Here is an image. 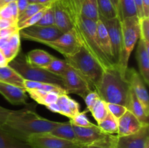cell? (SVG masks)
<instances>
[{"label": "cell", "instance_id": "obj_1", "mask_svg": "<svg viewBox=\"0 0 149 148\" xmlns=\"http://www.w3.org/2000/svg\"><path fill=\"white\" fill-rule=\"evenodd\" d=\"M60 123L42 117L34 110L24 108L13 110L0 128L14 137L26 142L31 135L48 133Z\"/></svg>", "mask_w": 149, "mask_h": 148}, {"label": "cell", "instance_id": "obj_2", "mask_svg": "<svg viewBox=\"0 0 149 148\" xmlns=\"http://www.w3.org/2000/svg\"><path fill=\"white\" fill-rule=\"evenodd\" d=\"M101 100L108 103L122 104L127 107L130 93V86L126 75L114 66L103 72L95 89Z\"/></svg>", "mask_w": 149, "mask_h": 148}, {"label": "cell", "instance_id": "obj_3", "mask_svg": "<svg viewBox=\"0 0 149 148\" xmlns=\"http://www.w3.org/2000/svg\"><path fill=\"white\" fill-rule=\"evenodd\" d=\"M74 28L77 31L82 46L98 62L104 71L116 66L109 62L103 53L97 37L95 22L80 16Z\"/></svg>", "mask_w": 149, "mask_h": 148}, {"label": "cell", "instance_id": "obj_4", "mask_svg": "<svg viewBox=\"0 0 149 148\" xmlns=\"http://www.w3.org/2000/svg\"><path fill=\"white\" fill-rule=\"evenodd\" d=\"M65 59L87 81L92 91H95L104 70L87 49L82 46L77 53Z\"/></svg>", "mask_w": 149, "mask_h": 148}, {"label": "cell", "instance_id": "obj_5", "mask_svg": "<svg viewBox=\"0 0 149 148\" xmlns=\"http://www.w3.org/2000/svg\"><path fill=\"white\" fill-rule=\"evenodd\" d=\"M8 65L24 80L53 84L63 87L61 77L54 75L42 68L30 65L26 61L24 54L19 53L15 58L9 62Z\"/></svg>", "mask_w": 149, "mask_h": 148}, {"label": "cell", "instance_id": "obj_6", "mask_svg": "<svg viewBox=\"0 0 149 148\" xmlns=\"http://www.w3.org/2000/svg\"><path fill=\"white\" fill-rule=\"evenodd\" d=\"M122 31V52L118 68L126 75L128 62L138 39L140 38L139 18L137 16L124 18L121 21Z\"/></svg>", "mask_w": 149, "mask_h": 148}, {"label": "cell", "instance_id": "obj_7", "mask_svg": "<svg viewBox=\"0 0 149 148\" xmlns=\"http://www.w3.org/2000/svg\"><path fill=\"white\" fill-rule=\"evenodd\" d=\"M41 44L56 50L63 55L65 58L75 55L82 46L81 40L74 28L69 31L63 33L55 40L44 41Z\"/></svg>", "mask_w": 149, "mask_h": 148}, {"label": "cell", "instance_id": "obj_8", "mask_svg": "<svg viewBox=\"0 0 149 148\" xmlns=\"http://www.w3.org/2000/svg\"><path fill=\"white\" fill-rule=\"evenodd\" d=\"M61 77L67 94H77L84 100L86 95L92 91L87 81L69 65Z\"/></svg>", "mask_w": 149, "mask_h": 148}, {"label": "cell", "instance_id": "obj_9", "mask_svg": "<svg viewBox=\"0 0 149 148\" xmlns=\"http://www.w3.org/2000/svg\"><path fill=\"white\" fill-rule=\"evenodd\" d=\"M100 20L103 23L109 33L111 44L113 63L117 67L120 61L122 52V31L121 20L119 17L109 20L100 17Z\"/></svg>", "mask_w": 149, "mask_h": 148}, {"label": "cell", "instance_id": "obj_10", "mask_svg": "<svg viewBox=\"0 0 149 148\" xmlns=\"http://www.w3.org/2000/svg\"><path fill=\"white\" fill-rule=\"evenodd\" d=\"M26 142L33 148H82V145L65 140L49 134L36 133L26 139Z\"/></svg>", "mask_w": 149, "mask_h": 148}, {"label": "cell", "instance_id": "obj_11", "mask_svg": "<svg viewBox=\"0 0 149 148\" xmlns=\"http://www.w3.org/2000/svg\"><path fill=\"white\" fill-rule=\"evenodd\" d=\"M62 34V32L55 26L44 27L34 25L20 30V38L38 43L53 41Z\"/></svg>", "mask_w": 149, "mask_h": 148}, {"label": "cell", "instance_id": "obj_12", "mask_svg": "<svg viewBox=\"0 0 149 148\" xmlns=\"http://www.w3.org/2000/svg\"><path fill=\"white\" fill-rule=\"evenodd\" d=\"M72 126L77 142L82 146L103 143L106 142L111 136L102 131L97 125L89 127H80L73 124Z\"/></svg>", "mask_w": 149, "mask_h": 148}, {"label": "cell", "instance_id": "obj_13", "mask_svg": "<svg viewBox=\"0 0 149 148\" xmlns=\"http://www.w3.org/2000/svg\"><path fill=\"white\" fill-rule=\"evenodd\" d=\"M149 142L148 125L143 126L138 132L127 136H114V148H145Z\"/></svg>", "mask_w": 149, "mask_h": 148}, {"label": "cell", "instance_id": "obj_14", "mask_svg": "<svg viewBox=\"0 0 149 148\" xmlns=\"http://www.w3.org/2000/svg\"><path fill=\"white\" fill-rule=\"evenodd\" d=\"M126 77L130 86L131 89L135 94L138 100L142 104L147 115H149V97L146 86L145 82L143 80L139 73L134 68L127 70Z\"/></svg>", "mask_w": 149, "mask_h": 148}, {"label": "cell", "instance_id": "obj_15", "mask_svg": "<svg viewBox=\"0 0 149 148\" xmlns=\"http://www.w3.org/2000/svg\"><path fill=\"white\" fill-rule=\"evenodd\" d=\"M0 94L13 105L26 104L28 95L23 88L0 81Z\"/></svg>", "mask_w": 149, "mask_h": 148}, {"label": "cell", "instance_id": "obj_16", "mask_svg": "<svg viewBox=\"0 0 149 148\" xmlns=\"http://www.w3.org/2000/svg\"><path fill=\"white\" fill-rule=\"evenodd\" d=\"M143 125L140 120L131 113L127 111L118 119V133L117 136H127L138 132Z\"/></svg>", "mask_w": 149, "mask_h": 148}, {"label": "cell", "instance_id": "obj_17", "mask_svg": "<svg viewBox=\"0 0 149 148\" xmlns=\"http://www.w3.org/2000/svg\"><path fill=\"white\" fill-rule=\"evenodd\" d=\"M54 15H55V26L65 33L74 28L71 15L62 3L59 1H54Z\"/></svg>", "mask_w": 149, "mask_h": 148}, {"label": "cell", "instance_id": "obj_18", "mask_svg": "<svg viewBox=\"0 0 149 148\" xmlns=\"http://www.w3.org/2000/svg\"><path fill=\"white\" fill-rule=\"evenodd\" d=\"M136 59L138 61L140 75L146 85L149 84V46L145 44L140 39L136 51Z\"/></svg>", "mask_w": 149, "mask_h": 148}, {"label": "cell", "instance_id": "obj_19", "mask_svg": "<svg viewBox=\"0 0 149 148\" xmlns=\"http://www.w3.org/2000/svg\"><path fill=\"white\" fill-rule=\"evenodd\" d=\"M57 103L60 108L59 114L66 116L69 119L80 112V105L78 102L71 98L67 94L60 95Z\"/></svg>", "mask_w": 149, "mask_h": 148}, {"label": "cell", "instance_id": "obj_20", "mask_svg": "<svg viewBox=\"0 0 149 148\" xmlns=\"http://www.w3.org/2000/svg\"><path fill=\"white\" fill-rule=\"evenodd\" d=\"M96 30H97V37H98L100 46L103 49V53L105 54L109 62L113 64V65H115L114 63H113L111 44L110 39H109V33H108V31L106 30V27H105L104 24L100 19L96 22Z\"/></svg>", "mask_w": 149, "mask_h": 148}, {"label": "cell", "instance_id": "obj_21", "mask_svg": "<svg viewBox=\"0 0 149 148\" xmlns=\"http://www.w3.org/2000/svg\"><path fill=\"white\" fill-rule=\"evenodd\" d=\"M55 57L53 55L40 49L31 50L26 55V61L30 65L42 68L47 65Z\"/></svg>", "mask_w": 149, "mask_h": 148}, {"label": "cell", "instance_id": "obj_22", "mask_svg": "<svg viewBox=\"0 0 149 148\" xmlns=\"http://www.w3.org/2000/svg\"><path fill=\"white\" fill-rule=\"evenodd\" d=\"M128 110L131 112L143 126L148 125V115L146 113L142 104L138 100L137 97L132 90L130 88V93L129 101H128L127 106Z\"/></svg>", "mask_w": 149, "mask_h": 148}, {"label": "cell", "instance_id": "obj_23", "mask_svg": "<svg viewBox=\"0 0 149 148\" xmlns=\"http://www.w3.org/2000/svg\"><path fill=\"white\" fill-rule=\"evenodd\" d=\"M48 133L56 137L79 144L76 137L75 132L73 129V126L70 120L68 122H64V123L61 122V123L58 126H56L55 129Z\"/></svg>", "mask_w": 149, "mask_h": 148}, {"label": "cell", "instance_id": "obj_24", "mask_svg": "<svg viewBox=\"0 0 149 148\" xmlns=\"http://www.w3.org/2000/svg\"><path fill=\"white\" fill-rule=\"evenodd\" d=\"M0 81L24 89V79L9 65L0 67Z\"/></svg>", "mask_w": 149, "mask_h": 148}, {"label": "cell", "instance_id": "obj_25", "mask_svg": "<svg viewBox=\"0 0 149 148\" xmlns=\"http://www.w3.org/2000/svg\"><path fill=\"white\" fill-rule=\"evenodd\" d=\"M26 91L35 102L45 106L57 102L60 96L55 92H47L39 89H28Z\"/></svg>", "mask_w": 149, "mask_h": 148}, {"label": "cell", "instance_id": "obj_26", "mask_svg": "<svg viewBox=\"0 0 149 148\" xmlns=\"http://www.w3.org/2000/svg\"><path fill=\"white\" fill-rule=\"evenodd\" d=\"M20 36L19 30L8 38L7 45L2 50V52L7 58L8 62H10L20 53Z\"/></svg>", "mask_w": 149, "mask_h": 148}, {"label": "cell", "instance_id": "obj_27", "mask_svg": "<svg viewBox=\"0 0 149 148\" xmlns=\"http://www.w3.org/2000/svg\"><path fill=\"white\" fill-rule=\"evenodd\" d=\"M23 86H24L25 90L39 89L42 90V91H47V92H55L59 94V95L67 94L66 91H65V89L63 87L61 86L55 85V84H48V83L38 82V81L24 80Z\"/></svg>", "mask_w": 149, "mask_h": 148}, {"label": "cell", "instance_id": "obj_28", "mask_svg": "<svg viewBox=\"0 0 149 148\" xmlns=\"http://www.w3.org/2000/svg\"><path fill=\"white\" fill-rule=\"evenodd\" d=\"M0 148H33L24 141L20 140L0 128Z\"/></svg>", "mask_w": 149, "mask_h": 148}, {"label": "cell", "instance_id": "obj_29", "mask_svg": "<svg viewBox=\"0 0 149 148\" xmlns=\"http://www.w3.org/2000/svg\"><path fill=\"white\" fill-rule=\"evenodd\" d=\"M81 16L97 22L100 19L97 0H84L81 8Z\"/></svg>", "mask_w": 149, "mask_h": 148}, {"label": "cell", "instance_id": "obj_30", "mask_svg": "<svg viewBox=\"0 0 149 148\" xmlns=\"http://www.w3.org/2000/svg\"><path fill=\"white\" fill-rule=\"evenodd\" d=\"M71 15L74 27L81 16V8L84 0H59Z\"/></svg>", "mask_w": 149, "mask_h": 148}, {"label": "cell", "instance_id": "obj_31", "mask_svg": "<svg viewBox=\"0 0 149 148\" xmlns=\"http://www.w3.org/2000/svg\"><path fill=\"white\" fill-rule=\"evenodd\" d=\"M99 15L101 18L113 19L118 17V14L111 0H97Z\"/></svg>", "mask_w": 149, "mask_h": 148}, {"label": "cell", "instance_id": "obj_32", "mask_svg": "<svg viewBox=\"0 0 149 148\" xmlns=\"http://www.w3.org/2000/svg\"><path fill=\"white\" fill-rule=\"evenodd\" d=\"M97 126L106 134L113 135L118 133V120L109 113L107 116L97 124Z\"/></svg>", "mask_w": 149, "mask_h": 148}, {"label": "cell", "instance_id": "obj_33", "mask_svg": "<svg viewBox=\"0 0 149 148\" xmlns=\"http://www.w3.org/2000/svg\"><path fill=\"white\" fill-rule=\"evenodd\" d=\"M89 112L91 113L92 115L93 116L95 120L97 121V124H98L109 114L107 104L106 102L100 98L95 103V104L91 107Z\"/></svg>", "mask_w": 149, "mask_h": 148}, {"label": "cell", "instance_id": "obj_34", "mask_svg": "<svg viewBox=\"0 0 149 148\" xmlns=\"http://www.w3.org/2000/svg\"><path fill=\"white\" fill-rule=\"evenodd\" d=\"M68 66V64L67 63L65 59H61L55 57L47 65L44 67L43 69L46 70L47 71L54 75L61 77L64 73Z\"/></svg>", "mask_w": 149, "mask_h": 148}, {"label": "cell", "instance_id": "obj_35", "mask_svg": "<svg viewBox=\"0 0 149 148\" xmlns=\"http://www.w3.org/2000/svg\"><path fill=\"white\" fill-rule=\"evenodd\" d=\"M0 17L14 20L17 23L18 9L16 1H12L0 7Z\"/></svg>", "mask_w": 149, "mask_h": 148}, {"label": "cell", "instance_id": "obj_36", "mask_svg": "<svg viewBox=\"0 0 149 148\" xmlns=\"http://www.w3.org/2000/svg\"><path fill=\"white\" fill-rule=\"evenodd\" d=\"M119 4L122 20L126 17L137 16L136 7L134 0H119Z\"/></svg>", "mask_w": 149, "mask_h": 148}, {"label": "cell", "instance_id": "obj_37", "mask_svg": "<svg viewBox=\"0 0 149 148\" xmlns=\"http://www.w3.org/2000/svg\"><path fill=\"white\" fill-rule=\"evenodd\" d=\"M47 5L45 4H41L39 3H29V5L27 6V7L26 8V10L18 16V19H17V23H20L21 22L24 21L26 19H28L29 17H30L31 16L33 15L34 14H36V12H38L39 11H40L42 9L45 8Z\"/></svg>", "mask_w": 149, "mask_h": 148}, {"label": "cell", "instance_id": "obj_38", "mask_svg": "<svg viewBox=\"0 0 149 148\" xmlns=\"http://www.w3.org/2000/svg\"><path fill=\"white\" fill-rule=\"evenodd\" d=\"M38 26H55V15H54V1H52L47 9L42 18L36 24Z\"/></svg>", "mask_w": 149, "mask_h": 148}, {"label": "cell", "instance_id": "obj_39", "mask_svg": "<svg viewBox=\"0 0 149 148\" xmlns=\"http://www.w3.org/2000/svg\"><path fill=\"white\" fill-rule=\"evenodd\" d=\"M49 4H48V5L46 6L45 8L42 9L40 11H39L38 12H36V14H34L33 15L31 16L30 17H29L28 19H26V20H24V21L21 22V23H17V28H18V30H22V29L26 28H28V27H30V26L36 25V23L39 21V20L42 18V16L44 15V14H45V12H46L47 9V7H49Z\"/></svg>", "mask_w": 149, "mask_h": 148}, {"label": "cell", "instance_id": "obj_40", "mask_svg": "<svg viewBox=\"0 0 149 148\" xmlns=\"http://www.w3.org/2000/svg\"><path fill=\"white\" fill-rule=\"evenodd\" d=\"M89 112L87 109L82 112H79L76 114L74 117L70 119V121L74 126H80V127H89V126H93L95 124L93 123L89 120L87 117V113Z\"/></svg>", "mask_w": 149, "mask_h": 148}, {"label": "cell", "instance_id": "obj_41", "mask_svg": "<svg viewBox=\"0 0 149 148\" xmlns=\"http://www.w3.org/2000/svg\"><path fill=\"white\" fill-rule=\"evenodd\" d=\"M140 39L145 44L149 46V17H143L139 19Z\"/></svg>", "mask_w": 149, "mask_h": 148}, {"label": "cell", "instance_id": "obj_42", "mask_svg": "<svg viewBox=\"0 0 149 148\" xmlns=\"http://www.w3.org/2000/svg\"><path fill=\"white\" fill-rule=\"evenodd\" d=\"M107 104V107L108 110H109V113L110 114H111L115 118L118 119L120 118L127 111V107H125V106L122 105V104H114V103H108Z\"/></svg>", "mask_w": 149, "mask_h": 148}, {"label": "cell", "instance_id": "obj_43", "mask_svg": "<svg viewBox=\"0 0 149 148\" xmlns=\"http://www.w3.org/2000/svg\"><path fill=\"white\" fill-rule=\"evenodd\" d=\"M99 99H100V97H99L98 94L95 91H90L84 99V102H85L86 106H87L86 109H87V110L89 111Z\"/></svg>", "mask_w": 149, "mask_h": 148}, {"label": "cell", "instance_id": "obj_44", "mask_svg": "<svg viewBox=\"0 0 149 148\" xmlns=\"http://www.w3.org/2000/svg\"><path fill=\"white\" fill-rule=\"evenodd\" d=\"M19 31L17 26H13V27L1 29L0 30V38H8Z\"/></svg>", "mask_w": 149, "mask_h": 148}, {"label": "cell", "instance_id": "obj_45", "mask_svg": "<svg viewBox=\"0 0 149 148\" xmlns=\"http://www.w3.org/2000/svg\"><path fill=\"white\" fill-rule=\"evenodd\" d=\"M13 111V110L4 108V107L0 106V127L5 123L9 115L11 114Z\"/></svg>", "mask_w": 149, "mask_h": 148}, {"label": "cell", "instance_id": "obj_46", "mask_svg": "<svg viewBox=\"0 0 149 148\" xmlns=\"http://www.w3.org/2000/svg\"><path fill=\"white\" fill-rule=\"evenodd\" d=\"M17 22L8 19H4L0 17V30L1 29L13 27V26H17Z\"/></svg>", "mask_w": 149, "mask_h": 148}, {"label": "cell", "instance_id": "obj_47", "mask_svg": "<svg viewBox=\"0 0 149 148\" xmlns=\"http://www.w3.org/2000/svg\"><path fill=\"white\" fill-rule=\"evenodd\" d=\"M134 2H135V7H136L137 16H138V17L139 19L142 18V17H144L142 0H134Z\"/></svg>", "mask_w": 149, "mask_h": 148}, {"label": "cell", "instance_id": "obj_48", "mask_svg": "<svg viewBox=\"0 0 149 148\" xmlns=\"http://www.w3.org/2000/svg\"><path fill=\"white\" fill-rule=\"evenodd\" d=\"M17 9H18V16L26 10L27 6L29 5V0H16Z\"/></svg>", "mask_w": 149, "mask_h": 148}, {"label": "cell", "instance_id": "obj_49", "mask_svg": "<svg viewBox=\"0 0 149 148\" xmlns=\"http://www.w3.org/2000/svg\"><path fill=\"white\" fill-rule=\"evenodd\" d=\"M82 148H114L111 144L107 145H90L83 146Z\"/></svg>", "mask_w": 149, "mask_h": 148}, {"label": "cell", "instance_id": "obj_50", "mask_svg": "<svg viewBox=\"0 0 149 148\" xmlns=\"http://www.w3.org/2000/svg\"><path fill=\"white\" fill-rule=\"evenodd\" d=\"M111 3L113 4L115 10L118 14V17L119 20L122 21V16H121V10H120V4H119V0H111Z\"/></svg>", "mask_w": 149, "mask_h": 148}, {"label": "cell", "instance_id": "obj_51", "mask_svg": "<svg viewBox=\"0 0 149 148\" xmlns=\"http://www.w3.org/2000/svg\"><path fill=\"white\" fill-rule=\"evenodd\" d=\"M144 17H149V0H142Z\"/></svg>", "mask_w": 149, "mask_h": 148}, {"label": "cell", "instance_id": "obj_52", "mask_svg": "<svg viewBox=\"0 0 149 148\" xmlns=\"http://www.w3.org/2000/svg\"><path fill=\"white\" fill-rule=\"evenodd\" d=\"M49 110H50L51 112H53V113H59L60 112V108L59 106H58V103L55 102V103H52L50 104H48V105L45 106Z\"/></svg>", "mask_w": 149, "mask_h": 148}, {"label": "cell", "instance_id": "obj_53", "mask_svg": "<svg viewBox=\"0 0 149 148\" xmlns=\"http://www.w3.org/2000/svg\"><path fill=\"white\" fill-rule=\"evenodd\" d=\"M9 64L8 61H7V58L5 57L4 55L3 54L2 51L0 50V67L6 66Z\"/></svg>", "mask_w": 149, "mask_h": 148}, {"label": "cell", "instance_id": "obj_54", "mask_svg": "<svg viewBox=\"0 0 149 148\" xmlns=\"http://www.w3.org/2000/svg\"><path fill=\"white\" fill-rule=\"evenodd\" d=\"M52 0H36V2L39 3V4H45V5H47V4H49L52 2Z\"/></svg>", "mask_w": 149, "mask_h": 148}, {"label": "cell", "instance_id": "obj_55", "mask_svg": "<svg viewBox=\"0 0 149 148\" xmlns=\"http://www.w3.org/2000/svg\"><path fill=\"white\" fill-rule=\"evenodd\" d=\"M16 0H0V7L6 4H8V3L12 2V1H15Z\"/></svg>", "mask_w": 149, "mask_h": 148}, {"label": "cell", "instance_id": "obj_56", "mask_svg": "<svg viewBox=\"0 0 149 148\" xmlns=\"http://www.w3.org/2000/svg\"><path fill=\"white\" fill-rule=\"evenodd\" d=\"M36 1V0H29V3H35Z\"/></svg>", "mask_w": 149, "mask_h": 148}, {"label": "cell", "instance_id": "obj_57", "mask_svg": "<svg viewBox=\"0 0 149 148\" xmlns=\"http://www.w3.org/2000/svg\"><path fill=\"white\" fill-rule=\"evenodd\" d=\"M145 148H149V142L146 144V147Z\"/></svg>", "mask_w": 149, "mask_h": 148}, {"label": "cell", "instance_id": "obj_58", "mask_svg": "<svg viewBox=\"0 0 149 148\" xmlns=\"http://www.w3.org/2000/svg\"><path fill=\"white\" fill-rule=\"evenodd\" d=\"M52 1H57V0H52Z\"/></svg>", "mask_w": 149, "mask_h": 148}]
</instances>
